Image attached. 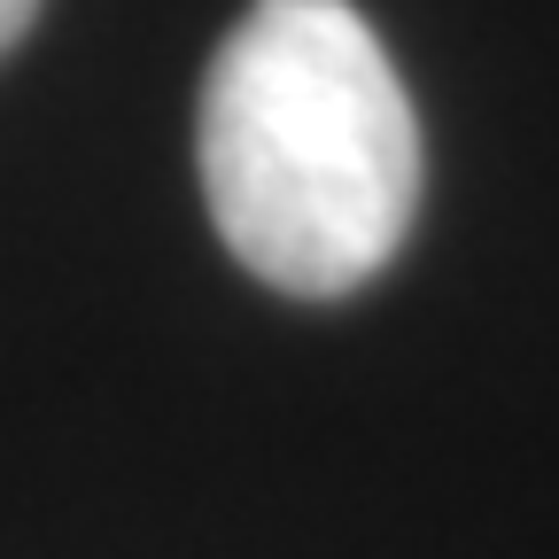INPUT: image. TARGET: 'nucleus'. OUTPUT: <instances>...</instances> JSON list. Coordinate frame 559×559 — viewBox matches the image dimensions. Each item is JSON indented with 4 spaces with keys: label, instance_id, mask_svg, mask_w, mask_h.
<instances>
[{
    "label": "nucleus",
    "instance_id": "obj_1",
    "mask_svg": "<svg viewBox=\"0 0 559 559\" xmlns=\"http://www.w3.org/2000/svg\"><path fill=\"white\" fill-rule=\"evenodd\" d=\"M194 156L226 249L304 304L366 288L419 210V117L349 0H249L210 55Z\"/></svg>",
    "mask_w": 559,
    "mask_h": 559
},
{
    "label": "nucleus",
    "instance_id": "obj_2",
    "mask_svg": "<svg viewBox=\"0 0 559 559\" xmlns=\"http://www.w3.org/2000/svg\"><path fill=\"white\" fill-rule=\"evenodd\" d=\"M32 16H39V0H0V55L24 39V24H32Z\"/></svg>",
    "mask_w": 559,
    "mask_h": 559
}]
</instances>
